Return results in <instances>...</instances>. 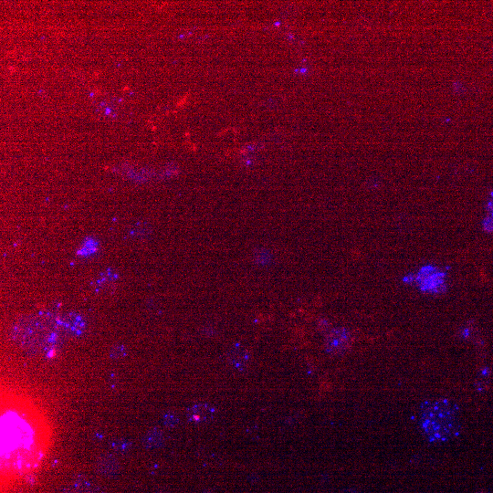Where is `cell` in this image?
<instances>
[{
    "label": "cell",
    "instance_id": "cell-1",
    "mask_svg": "<svg viewBox=\"0 0 493 493\" xmlns=\"http://www.w3.org/2000/svg\"><path fill=\"white\" fill-rule=\"evenodd\" d=\"M419 424L431 443H444L458 437L461 430L458 406L449 399L426 401L420 407Z\"/></svg>",
    "mask_w": 493,
    "mask_h": 493
},
{
    "label": "cell",
    "instance_id": "cell-2",
    "mask_svg": "<svg viewBox=\"0 0 493 493\" xmlns=\"http://www.w3.org/2000/svg\"><path fill=\"white\" fill-rule=\"evenodd\" d=\"M215 407L207 403H199L188 408L186 417L192 423H207L215 417Z\"/></svg>",
    "mask_w": 493,
    "mask_h": 493
},
{
    "label": "cell",
    "instance_id": "cell-3",
    "mask_svg": "<svg viewBox=\"0 0 493 493\" xmlns=\"http://www.w3.org/2000/svg\"><path fill=\"white\" fill-rule=\"evenodd\" d=\"M98 470L101 474L105 476H113L118 473L120 465L116 458L111 455H104L98 459Z\"/></svg>",
    "mask_w": 493,
    "mask_h": 493
},
{
    "label": "cell",
    "instance_id": "cell-4",
    "mask_svg": "<svg viewBox=\"0 0 493 493\" xmlns=\"http://www.w3.org/2000/svg\"><path fill=\"white\" fill-rule=\"evenodd\" d=\"M348 342V334L344 331H335L328 340V349L333 352H340Z\"/></svg>",
    "mask_w": 493,
    "mask_h": 493
},
{
    "label": "cell",
    "instance_id": "cell-5",
    "mask_svg": "<svg viewBox=\"0 0 493 493\" xmlns=\"http://www.w3.org/2000/svg\"><path fill=\"white\" fill-rule=\"evenodd\" d=\"M164 437L159 430H152L145 436L144 445L148 448H157L162 446Z\"/></svg>",
    "mask_w": 493,
    "mask_h": 493
},
{
    "label": "cell",
    "instance_id": "cell-6",
    "mask_svg": "<svg viewBox=\"0 0 493 493\" xmlns=\"http://www.w3.org/2000/svg\"><path fill=\"white\" fill-rule=\"evenodd\" d=\"M65 493H104L100 488L88 482H76L67 489Z\"/></svg>",
    "mask_w": 493,
    "mask_h": 493
},
{
    "label": "cell",
    "instance_id": "cell-7",
    "mask_svg": "<svg viewBox=\"0 0 493 493\" xmlns=\"http://www.w3.org/2000/svg\"><path fill=\"white\" fill-rule=\"evenodd\" d=\"M64 327L72 334H80L84 330L85 325L80 317L69 316L64 322Z\"/></svg>",
    "mask_w": 493,
    "mask_h": 493
},
{
    "label": "cell",
    "instance_id": "cell-8",
    "mask_svg": "<svg viewBox=\"0 0 493 493\" xmlns=\"http://www.w3.org/2000/svg\"><path fill=\"white\" fill-rule=\"evenodd\" d=\"M164 423L167 427H174L178 423V418L174 413H167L164 416Z\"/></svg>",
    "mask_w": 493,
    "mask_h": 493
},
{
    "label": "cell",
    "instance_id": "cell-9",
    "mask_svg": "<svg viewBox=\"0 0 493 493\" xmlns=\"http://www.w3.org/2000/svg\"><path fill=\"white\" fill-rule=\"evenodd\" d=\"M112 447L116 451H127L128 449L130 448V444L124 439H120V440L115 441L112 444Z\"/></svg>",
    "mask_w": 493,
    "mask_h": 493
},
{
    "label": "cell",
    "instance_id": "cell-10",
    "mask_svg": "<svg viewBox=\"0 0 493 493\" xmlns=\"http://www.w3.org/2000/svg\"><path fill=\"white\" fill-rule=\"evenodd\" d=\"M125 355V350L122 346H116L111 350V356L113 358H121Z\"/></svg>",
    "mask_w": 493,
    "mask_h": 493
},
{
    "label": "cell",
    "instance_id": "cell-11",
    "mask_svg": "<svg viewBox=\"0 0 493 493\" xmlns=\"http://www.w3.org/2000/svg\"></svg>",
    "mask_w": 493,
    "mask_h": 493
}]
</instances>
